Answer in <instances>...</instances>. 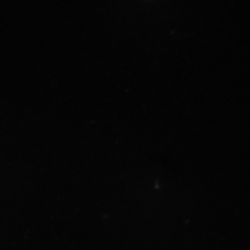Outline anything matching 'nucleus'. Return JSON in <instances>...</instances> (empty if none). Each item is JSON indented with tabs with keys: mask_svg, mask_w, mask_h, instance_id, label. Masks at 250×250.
Here are the masks:
<instances>
[]
</instances>
